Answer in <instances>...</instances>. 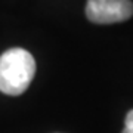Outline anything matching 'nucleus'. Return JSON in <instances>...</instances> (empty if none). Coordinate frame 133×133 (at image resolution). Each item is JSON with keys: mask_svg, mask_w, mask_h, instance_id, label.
<instances>
[{"mask_svg": "<svg viewBox=\"0 0 133 133\" xmlns=\"http://www.w3.org/2000/svg\"><path fill=\"white\" fill-rule=\"evenodd\" d=\"M36 74L33 55L22 48H12L0 55V92L9 96L22 95Z\"/></svg>", "mask_w": 133, "mask_h": 133, "instance_id": "1", "label": "nucleus"}, {"mask_svg": "<svg viewBox=\"0 0 133 133\" xmlns=\"http://www.w3.org/2000/svg\"><path fill=\"white\" fill-rule=\"evenodd\" d=\"M133 15L130 0H87L86 16L95 24L123 22Z\"/></svg>", "mask_w": 133, "mask_h": 133, "instance_id": "2", "label": "nucleus"}, {"mask_svg": "<svg viewBox=\"0 0 133 133\" xmlns=\"http://www.w3.org/2000/svg\"><path fill=\"white\" fill-rule=\"evenodd\" d=\"M121 133H133V109L129 111L126 115V121H124V129Z\"/></svg>", "mask_w": 133, "mask_h": 133, "instance_id": "3", "label": "nucleus"}]
</instances>
